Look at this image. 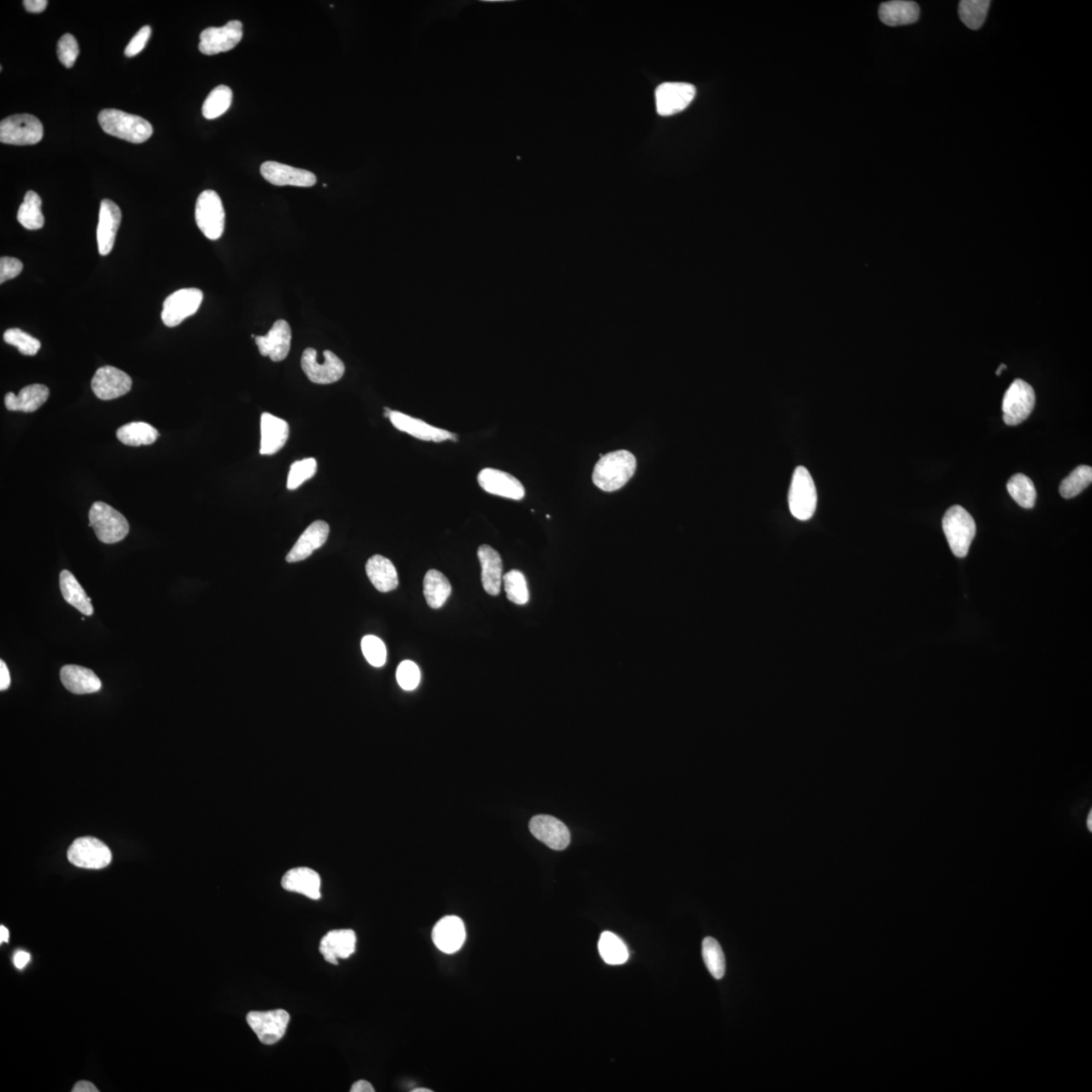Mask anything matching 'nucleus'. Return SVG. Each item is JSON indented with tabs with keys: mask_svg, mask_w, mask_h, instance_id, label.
<instances>
[{
	"mask_svg": "<svg viewBox=\"0 0 1092 1092\" xmlns=\"http://www.w3.org/2000/svg\"><path fill=\"white\" fill-rule=\"evenodd\" d=\"M5 343L19 349L21 355L33 356L41 349V343L19 328H11L3 334Z\"/></svg>",
	"mask_w": 1092,
	"mask_h": 1092,
	"instance_id": "37998d69",
	"label": "nucleus"
},
{
	"mask_svg": "<svg viewBox=\"0 0 1092 1092\" xmlns=\"http://www.w3.org/2000/svg\"><path fill=\"white\" fill-rule=\"evenodd\" d=\"M49 395L50 391L46 385H27L20 391L18 396L14 393L7 394L4 399L5 407L9 411L35 412L47 402Z\"/></svg>",
	"mask_w": 1092,
	"mask_h": 1092,
	"instance_id": "c85d7f7f",
	"label": "nucleus"
},
{
	"mask_svg": "<svg viewBox=\"0 0 1092 1092\" xmlns=\"http://www.w3.org/2000/svg\"><path fill=\"white\" fill-rule=\"evenodd\" d=\"M356 934L352 929H335L321 940L320 953L324 959L338 965V959H347L355 954Z\"/></svg>",
	"mask_w": 1092,
	"mask_h": 1092,
	"instance_id": "393cba45",
	"label": "nucleus"
},
{
	"mask_svg": "<svg viewBox=\"0 0 1092 1092\" xmlns=\"http://www.w3.org/2000/svg\"><path fill=\"white\" fill-rule=\"evenodd\" d=\"M61 682L69 692L84 695L98 692L102 689V681L94 671L84 666L75 665H64L60 671Z\"/></svg>",
	"mask_w": 1092,
	"mask_h": 1092,
	"instance_id": "cd10ccee",
	"label": "nucleus"
},
{
	"mask_svg": "<svg viewBox=\"0 0 1092 1092\" xmlns=\"http://www.w3.org/2000/svg\"><path fill=\"white\" fill-rule=\"evenodd\" d=\"M151 33H152V31H151V27L149 26H145L139 30L136 35L133 37L131 42L128 43L125 50V55L127 57H134V56L138 55L142 51V50H144L146 44L149 41Z\"/></svg>",
	"mask_w": 1092,
	"mask_h": 1092,
	"instance_id": "8fccbe9b",
	"label": "nucleus"
},
{
	"mask_svg": "<svg viewBox=\"0 0 1092 1092\" xmlns=\"http://www.w3.org/2000/svg\"><path fill=\"white\" fill-rule=\"evenodd\" d=\"M369 581L379 592L388 593L397 589L399 585L397 573L393 563L383 556H373L366 565Z\"/></svg>",
	"mask_w": 1092,
	"mask_h": 1092,
	"instance_id": "c756f323",
	"label": "nucleus"
},
{
	"mask_svg": "<svg viewBox=\"0 0 1092 1092\" xmlns=\"http://www.w3.org/2000/svg\"><path fill=\"white\" fill-rule=\"evenodd\" d=\"M330 528L325 521L318 520L312 523L302 534L287 556L288 563L305 561L311 554L322 547L327 541Z\"/></svg>",
	"mask_w": 1092,
	"mask_h": 1092,
	"instance_id": "5701e85b",
	"label": "nucleus"
},
{
	"mask_svg": "<svg viewBox=\"0 0 1092 1092\" xmlns=\"http://www.w3.org/2000/svg\"><path fill=\"white\" fill-rule=\"evenodd\" d=\"M1006 489L1012 499L1024 509H1032L1037 500V490L1033 480L1027 475L1017 474L1007 481Z\"/></svg>",
	"mask_w": 1092,
	"mask_h": 1092,
	"instance_id": "e433bc0d",
	"label": "nucleus"
},
{
	"mask_svg": "<svg viewBox=\"0 0 1092 1092\" xmlns=\"http://www.w3.org/2000/svg\"><path fill=\"white\" fill-rule=\"evenodd\" d=\"M260 172L268 182L277 187L311 188L317 182L316 176L311 171L279 164V162H266L261 165Z\"/></svg>",
	"mask_w": 1092,
	"mask_h": 1092,
	"instance_id": "f3484780",
	"label": "nucleus"
},
{
	"mask_svg": "<svg viewBox=\"0 0 1092 1092\" xmlns=\"http://www.w3.org/2000/svg\"><path fill=\"white\" fill-rule=\"evenodd\" d=\"M361 649L364 658L375 668H380L386 662V647L382 640L374 636L362 638Z\"/></svg>",
	"mask_w": 1092,
	"mask_h": 1092,
	"instance_id": "a18cd8bd",
	"label": "nucleus"
},
{
	"mask_svg": "<svg viewBox=\"0 0 1092 1092\" xmlns=\"http://www.w3.org/2000/svg\"><path fill=\"white\" fill-rule=\"evenodd\" d=\"M1004 368H1006V367L1005 366V364H1001L1000 367L998 369V372H996V374L1000 375L1002 372V369Z\"/></svg>",
	"mask_w": 1092,
	"mask_h": 1092,
	"instance_id": "bf43d9fd",
	"label": "nucleus"
},
{
	"mask_svg": "<svg viewBox=\"0 0 1092 1092\" xmlns=\"http://www.w3.org/2000/svg\"><path fill=\"white\" fill-rule=\"evenodd\" d=\"M350 1091L351 1092H373L374 1089L372 1083H369L368 1082H367V1080H360V1082H357L351 1086Z\"/></svg>",
	"mask_w": 1092,
	"mask_h": 1092,
	"instance_id": "5fc2aeb1",
	"label": "nucleus"
},
{
	"mask_svg": "<svg viewBox=\"0 0 1092 1092\" xmlns=\"http://www.w3.org/2000/svg\"><path fill=\"white\" fill-rule=\"evenodd\" d=\"M57 54L60 63L66 69H71L75 64L78 55H80V47H78L76 39L70 33H65L64 36L61 37L58 42Z\"/></svg>",
	"mask_w": 1092,
	"mask_h": 1092,
	"instance_id": "de8ad7c7",
	"label": "nucleus"
},
{
	"mask_svg": "<svg viewBox=\"0 0 1092 1092\" xmlns=\"http://www.w3.org/2000/svg\"><path fill=\"white\" fill-rule=\"evenodd\" d=\"M31 961V955L25 951L16 952L14 957L15 966L18 969H24Z\"/></svg>",
	"mask_w": 1092,
	"mask_h": 1092,
	"instance_id": "864d4df0",
	"label": "nucleus"
},
{
	"mask_svg": "<svg viewBox=\"0 0 1092 1092\" xmlns=\"http://www.w3.org/2000/svg\"><path fill=\"white\" fill-rule=\"evenodd\" d=\"M424 596L433 609H439L451 594V585L446 576L437 570H430L423 582Z\"/></svg>",
	"mask_w": 1092,
	"mask_h": 1092,
	"instance_id": "473e14b6",
	"label": "nucleus"
},
{
	"mask_svg": "<svg viewBox=\"0 0 1092 1092\" xmlns=\"http://www.w3.org/2000/svg\"><path fill=\"white\" fill-rule=\"evenodd\" d=\"M942 523L952 552L957 558H965L976 535V524L971 514L956 505L948 509Z\"/></svg>",
	"mask_w": 1092,
	"mask_h": 1092,
	"instance_id": "7ed1b4c3",
	"label": "nucleus"
},
{
	"mask_svg": "<svg viewBox=\"0 0 1092 1092\" xmlns=\"http://www.w3.org/2000/svg\"><path fill=\"white\" fill-rule=\"evenodd\" d=\"M10 675L7 665L0 660V690L5 691L10 686Z\"/></svg>",
	"mask_w": 1092,
	"mask_h": 1092,
	"instance_id": "603ef678",
	"label": "nucleus"
},
{
	"mask_svg": "<svg viewBox=\"0 0 1092 1092\" xmlns=\"http://www.w3.org/2000/svg\"><path fill=\"white\" fill-rule=\"evenodd\" d=\"M195 221L200 231L210 240L222 237L225 229V210L222 200L214 190H205L195 205Z\"/></svg>",
	"mask_w": 1092,
	"mask_h": 1092,
	"instance_id": "423d86ee",
	"label": "nucleus"
},
{
	"mask_svg": "<svg viewBox=\"0 0 1092 1092\" xmlns=\"http://www.w3.org/2000/svg\"><path fill=\"white\" fill-rule=\"evenodd\" d=\"M421 680V673H420L419 666L411 662V660H404L397 670V681L402 689L406 691L415 690Z\"/></svg>",
	"mask_w": 1092,
	"mask_h": 1092,
	"instance_id": "49530a36",
	"label": "nucleus"
},
{
	"mask_svg": "<svg viewBox=\"0 0 1092 1092\" xmlns=\"http://www.w3.org/2000/svg\"><path fill=\"white\" fill-rule=\"evenodd\" d=\"M480 488L489 494L507 498L512 500H522L525 489L521 481L502 470L484 468L478 475Z\"/></svg>",
	"mask_w": 1092,
	"mask_h": 1092,
	"instance_id": "dca6fc26",
	"label": "nucleus"
},
{
	"mask_svg": "<svg viewBox=\"0 0 1092 1092\" xmlns=\"http://www.w3.org/2000/svg\"><path fill=\"white\" fill-rule=\"evenodd\" d=\"M503 581L510 601L517 605H525L529 601L528 582L522 573L517 570H510L503 576Z\"/></svg>",
	"mask_w": 1092,
	"mask_h": 1092,
	"instance_id": "79ce46f5",
	"label": "nucleus"
},
{
	"mask_svg": "<svg viewBox=\"0 0 1092 1092\" xmlns=\"http://www.w3.org/2000/svg\"><path fill=\"white\" fill-rule=\"evenodd\" d=\"M116 437L122 444L128 446L153 445L159 433L153 427L145 422H132L124 425L116 431Z\"/></svg>",
	"mask_w": 1092,
	"mask_h": 1092,
	"instance_id": "72a5a7b5",
	"label": "nucleus"
},
{
	"mask_svg": "<svg viewBox=\"0 0 1092 1092\" xmlns=\"http://www.w3.org/2000/svg\"><path fill=\"white\" fill-rule=\"evenodd\" d=\"M60 589L65 601L78 612L87 616L93 614L91 598L87 597L86 591L69 570H64L60 573Z\"/></svg>",
	"mask_w": 1092,
	"mask_h": 1092,
	"instance_id": "2f4dec72",
	"label": "nucleus"
},
{
	"mask_svg": "<svg viewBox=\"0 0 1092 1092\" xmlns=\"http://www.w3.org/2000/svg\"><path fill=\"white\" fill-rule=\"evenodd\" d=\"M122 221L119 206L110 200L100 203L97 239L100 255L106 256L114 248L117 230Z\"/></svg>",
	"mask_w": 1092,
	"mask_h": 1092,
	"instance_id": "6ab92c4d",
	"label": "nucleus"
},
{
	"mask_svg": "<svg viewBox=\"0 0 1092 1092\" xmlns=\"http://www.w3.org/2000/svg\"><path fill=\"white\" fill-rule=\"evenodd\" d=\"M9 939V932L4 926H0V943H8Z\"/></svg>",
	"mask_w": 1092,
	"mask_h": 1092,
	"instance_id": "4d7b16f0",
	"label": "nucleus"
},
{
	"mask_svg": "<svg viewBox=\"0 0 1092 1092\" xmlns=\"http://www.w3.org/2000/svg\"><path fill=\"white\" fill-rule=\"evenodd\" d=\"M98 1089L95 1085L89 1082H80L72 1089V1092H98Z\"/></svg>",
	"mask_w": 1092,
	"mask_h": 1092,
	"instance_id": "6e6d98bb",
	"label": "nucleus"
},
{
	"mask_svg": "<svg viewBox=\"0 0 1092 1092\" xmlns=\"http://www.w3.org/2000/svg\"><path fill=\"white\" fill-rule=\"evenodd\" d=\"M283 889L307 896L313 900L321 898V877L310 868H295L284 874Z\"/></svg>",
	"mask_w": 1092,
	"mask_h": 1092,
	"instance_id": "bb28decb",
	"label": "nucleus"
},
{
	"mask_svg": "<svg viewBox=\"0 0 1092 1092\" xmlns=\"http://www.w3.org/2000/svg\"><path fill=\"white\" fill-rule=\"evenodd\" d=\"M317 473V462L315 458H305L291 464L289 477L288 489L290 491L296 490L310 480Z\"/></svg>",
	"mask_w": 1092,
	"mask_h": 1092,
	"instance_id": "c03bdc74",
	"label": "nucleus"
},
{
	"mask_svg": "<svg viewBox=\"0 0 1092 1092\" xmlns=\"http://www.w3.org/2000/svg\"><path fill=\"white\" fill-rule=\"evenodd\" d=\"M18 221L22 227L27 230H39L44 226L45 218L42 212V200L40 195L33 192V190H29L26 194L24 201L20 206Z\"/></svg>",
	"mask_w": 1092,
	"mask_h": 1092,
	"instance_id": "c9c22d12",
	"label": "nucleus"
},
{
	"mask_svg": "<svg viewBox=\"0 0 1092 1092\" xmlns=\"http://www.w3.org/2000/svg\"><path fill=\"white\" fill-rule=\"evenodd\" d=\"M696 95L692 84L665 82L655 89V105L659 116H673L688 108Z\"/></svg>",
	"mask_w": 1092,
	"mask_h": 1092,
	"instance_id": "ddd939ff",
	"label": "nucleus"
},
{
	"mask_svg": "<svg viewBox=\"0 0 1092 1092\" xmlns=\"http://www.w3.org/2000/svg\"><path fill=\"white\" fill-rule=\"evenodd\" d=\"M990 3L988 0H962L959 3L961 21L969 29H980L987 20Z\"/></svg>",
	"mask_w": 1092,
	"mask_h": 1092,
	"instance_id": "4c0bfd02",
	"label": "nucleus"
},
{
	"mask_svg": "<svg viewBox=\"0 0 1092 1092\" xmlns=\"http://www.w3.org/2000/svg\"><path fill=\"white\" fill-rule=\"evenodd\" d=\"M530 832L548 848L563 850L569 847L570 833L564 822L551 815H536L529 822Z\"/></svg>",
	"mask_w": 1092,
	"mask_h": 1092,
	"instance_id": "a211bd4d",
	"label": "nucleus"
},
{
	"mask_svg": "<svg viewBox=\"0 0 1092 1092\" xmlns=\"http://www.w3.org/2000/svg\"><path fill=\"white\" fill-rule=\"evenodd\" d=\"M88 516L89 526L93 528L98 539L105 545L122 541L130 530L124 515L104 502L93 503Z\"/></svg>",
	"mask_w": 1092,
	"mask_h": 1092,
	"instance_id": "20e7f679",
	"label": "nucleus"
},
{
	"mask_svg": "<svg viewBox=\"0 0 1092 1092\" xmlns=\"http://www.w3.org/2000/svg\"><path fill=\"white\" fill-rule=\"evenodd\" d=\"M466 939V927L462 918L456 916L441 918L433 928L434 945L445 954L456 953L462 948Z\"/></svg>",
	"mask_w": 1092,
	"mask_h": 1092,
	"instance_id": "4be33fe9",
	"label": "nucleus"
},
{
	"mask_svg": "<svg viewBox=\"0 0 1092 1092\" xmlns=\"http://www.w3.org/2000/svg\"><path fill=\"white\" fill-rule=\"evenodd\" d=\"M702 956L711 976L715 979L724 978L725 974V957L718 940L707 937L703 940Z\"/></svg>",
	"mask_w": 1092,
	"mask_h": 1092,
	"instance_id": "ea45409f",
	"label": "nucleus"
},
{
	"mask_svg": "<svg viewBox=\"0 0 1092 1092\" xmlns=\"http://www.w3.org/2000/svg\"><path fill=\"white\" fill-rule=\"evenodd\" d=\"M22 272V262L15 257H2L0 260V283H3L20 276Z\"/></svg>",
	"mask_w": 1092,
	"mask_h": 1092,
	"instance_id": "09e8293b",
	"label": "nucleus"
},
{
	"mask_svg": "<svg viewBox=\"0 0 1092 1092\" xmlns=\"http://www.w3.org/2000/svg\"><path fill=\"white\" fill-rule=\"evenodd\" d=\"M260 455L272 456L282 450L289 439V427L283 419L263 413L261 415Z\"/></svg>",
	"mask_w": 1092,
	"mask_h": 1092,
	"instance_id": "b1692460",
	"label": "nucleus"
},
{
	"mask_svg": "<svg viewBox=\"0 0 1092 1092\" xmlns=\"http://www.w3.org/2000/svg\"><path fill=\"white\" fill-rule=\"evenodd\" d=\"M1091 815H1092V814H1091V812H1090V815H1089V820H1088V825H1089V830H1091V827H1092V826H1091Z\"/></svg>",
	"mask_w": 1092,
	"mask_h": 1092,
	"instance_id": "052dcab7",
	"label": "nucleus"
},
{
	"mask_svg": "<svg viewBox=\"0 0 1092 1092\" xmlns=\"http://www.w3.org/2000/svg\"><path fill=\"white\" fill-rule=\"evenodd\" d=\"M130 375L114 367L98 369L92 380V389L100 400L109 401L125 396L132 389Z\"/></svg>",
	"mask_w": 1092,
	"mask_h": 1092,
	"instance_id": "2eb2a0df",
	"label": "nucleus"
},
{
	"mask_svg": "<svg viewBox=\"0 0 1092 1092\" xmlns=\"http://www.w3.org/2000/svg\"><path fill=\"white\" fill-rule=\"evenodd\" d=\"M24 5L30 13L40 14L46 9L48 2L47 0H25Z\"/></svg>",
	"mask_w": 1092,
	"mask_h": 1092,
	"instance_id": "3c124183",
	"label": "nucleus"
},
{
	"mask_svg": "<svg viewBox=\"0 0 1092 1092\" xmlns=\"http://www.w3.org/2000/svg\"><path fill=\"white\" fill-rule=\"evenodd\" d=\"M203 291L199 289H182L171 294L164 302L162 321L167 327H176L187 318L194 315L203 301Z\"/></svg>",
	"mask_w": 1092,
	"mask_h": 1092,
	"instance_id": "9b49d317",
	"label": "nucleus"
},
{
	"mask_svg": "<svg viewBox=\"0 0 1092 1092\" xmlns=\"http://www.w3.org/2000/svg\"><path fill=\"white\" fill-rule=\"evenodd\" d=\"M920 7L914 2L893 0L880 5L879 18L885 25L898 27L915 24L920 19Z\"/></svg>",
	"mask_w": 1092,
	"mask_h": 1092,
	"instance_id": "7c9ffc66",
	"label": "nucleus"
},
{
	"mask_svg": "<svg viewBox=\"0 0 1092 1092\" xmlns=\"http://www.w3.org/2000/svg\"><path fill=\"white\" fill-rule=\"evenodd\" d=\"M413 1092H433V1090H430L428 1089H413Z\"/></svg>",
	"mask_w": 1092,
	"mask_h": 1092,
	"instance_id": "13d9d810",
	"label": "nucleus"
},
{
	"mask_svg": "<svg viewBox=\"0 0 1092 1092\" xmlns=\"http://www.w3.org/2000/svg\"><path fill=\"white\" fill-rule=\"evenodd\" d=\"M291 330L289 323L277 320L265 336H256L255 343L260 355L268 356L274 362L283 361L290 350Z\"/></svg>",
	"mask_w": 1092,
	"mask_h": 1092,
	"instance_id": "412c9836",
	"label": "nucleus"
},
{
	"mask_svg": "<svg viewBox=\"0 0 1092 1092\" xmlns=\"http://www.w3.org/2000/svg\"><path fill=\"white\" fill-rule=\"evenodd\" d=\"M1035 395L1032 385L1023 379H1016L1005 391L1002 401L1004 421L1010 427L1021 424L1033 412Z\"/></svg>",
	"mask_w": 1092,
	"mask_h": 1092,
	"instance_id": "6e6552de",
	"label": "nucleus"
},
{
	"mask_svg": "<svg viewBox=\"0 0 1092 1092\" xmlns=\"http://www.w3.org/2000/svg\"><path fill=\"white\" fill-rule=\"evenodd\" d=\"M290 1017L284 1010L251 1011L248 1023L262 1044L273 1045L283 1038Z\"/></svg>",
	"mask_w": 1092,
	"mask_h": 1092,
	"instance_id": "f8f14e48",
	"label": "nucleus"
},
{
	"mask_svg": "<svg viewBox=\"0 0 1092 1092\" xmlns=\"http://www.w3.org/2000/svg\"><path fill=\"white\" fill-rule=\"evenodd\" d=\"M44 135L42 122L29 114L15 115L0 122V142L26 146L41 141Z\"/></svg>",
	"mask_w": 1092,
	"mask_h": 1092,
	"instance_id": "0eeeda50",
	"label": "nucleus"
},
{
	"mask_svg": "<svg viewBox=\"0 0 1092 1092\" xmlns=\"http://www.w3.org/2000/svg\"><path fill=\"white\" fill-rule=\"evenodd\" d=\"M67 858L70 863L83 869L99 870L111 863V852L108 845L92 837H84L72 843Z\"/></svg>",
	"mask_w": 1092,
	"mask_h": 1092,
	"instance_id": "1a4fd4ad",
	"label": "nucleus"
},
{
	"mask_svg": "<svg viewBox=\"0 0 1092 1092\" xmlns=\"http://www.w3.org/2000/svg\"><path fill=\"white\" fill-rule=\"evenodd\" d=\"M1092 481V468L1089 466H1079L1062 480L1060 495L1064 499H1071L1083 492Z\"/></svg>",
	"mask_w": 1092,
	"mask_h": 1092,
	"instance_id": "a19ab883",
	"label": "nucleus"
},
{
	"mask_svg": "<svg viewBox=\"0 0 1092 1092\" xmlns=\"http://www.w3.org/2000/svg\"><path fill=\"white\" fill-rule=\"evenodd\" d=\"M98 122L109 135L131 143H144L153 134V128L148 121L119 110L106 109L100 111Z\"/></svg>",
	"mask_w": 1092,
	"mask_h": 1092,
	"instance_id": "f03ea898",
	"label": "nucleus"
},
{
	"mask_svg": "<svg viewBox=\"0 0 1092 1092\" xmlns=\"http://www.w3.org/2000/svg\"><path fill=\"white\" fill-rule=\"evenodd\" d=\"M599 953L609 965H623L629 960L630 952L623 940L612 932H604L599 939Z\"/></svg>",
	"mask_w": 1092,
	"mask_h": 1092,
	"instance_id": "f704fd0d",
	"label": "nucleus"
},
{
	"mask_svg": "<svg viewBox=\"0 0 1092 1092\" xmlns=\"http://www.w3.org/2000/svg\"><path fill=\"white\" fill-rule=\"evenodd\" d=\"M636 469V458L631 452L618 451L601 456L593 473V481L604 492L618 491L629 483Z\"/></svg>",
	"mask_w": 1092,
	"mask_h": 1092,
	"instance_id": "f257e3e1",
	"label": "nucleus"
},
{
	"mask_svg": "<svg viewBox=\"0 0 1092 1092\" xmlns=\"http://www.w3.org/2000/svg\"><path fill=\"white\" fill-rule=\"evenodd\" d=\"M389 419L395 428L420 440L442 442L456 440V435L450 431L433 427L423 420L416 419L404 413L391 411Z\"/></svg>",
	"mask_w": 1092,
	"mask_h": 1092,
	"instance_id": "aec40b11",
	"label": "nucleus"
},
{
	"mask_svg": "<svg viewBox=\"0 0 1092 1092\" xmlns=\"http://www.w3.org/2000/svg\"><path fill=\"white\" fill-rule=\"evenodd\" d=\"M233 92L227 86H218L212 91L203 104L206 119L214 120L223 116L232 104Z\"/></svg>",
	"mask_w": 1092,
	"mask_h": 1092,
	"instance_id": "58836bf2",
	"label": "nucleus"
},
{
	"mask_svg": "<svg viewBox=\"0 0 1092 1092\" xmlns=\"http://www.w3.org/2000/svg\"><path fill=\"white\" fill-rule=\"evenodd\" d=\"M478 557L481 567V584L484 590L492 596L499 595L503 581L502 558L490 546H480Z\"/></svg>",
	"mask_w": 1092,
	"mask_h": 1092,
	"instance_id": "a878e982",
	"label": "nucleus"
},
{
	"mask_svg": "<svg viewBox=\"0 0 1092 1092\" xmlns=\"http://www.w3.org/2000/svg\"><path fill=\"white\" fill-rule=\"evenodd\" d=\"M324 362L317 360V351L307 349L301 355L302 371L313 384L329 385L338 382L343 377L345 366L340 358L332 351H324Z\"/></svg>",
	"mask_w": 1092,
	"mask_h": 1092,
	"instance_id": "9d476101",
	"label": "nucleus"
},
{
	"mask_svg": "<svg viewBox=\"0 0 1092 1092\" xmlns=\"http://www.w3.org/2000/svg\"><path fill=\"white\" fill-rule=\"evenodd\" d=\"M242 37V22L231 21L224 27H212L201 32L199 49L205 55L228 52L237 46Z\"/></svg>",
	"mask_w": 1092,
	"mask_h": 1092,
	"instance_id": "4468645a",
	"label": "nucleus"
},
{
	"mask_svg": "<svg viewBox=\"0 0 1092 1092\" xmlns=\"http://www.w3.org/2000/svg\"><path fill=\"white\" fill-rule=\"evenodd\" d=\"M788 499L789 507L795 518L806 521L814 516L817 505V492L815 480L808 468L798 467L794 470Z\"/></svg>",
	"mask_w": 1092,
	"mask_h": 1092,
	"instance_id": "39448f33",
	"label": "nucleus"
}]
</instances>
